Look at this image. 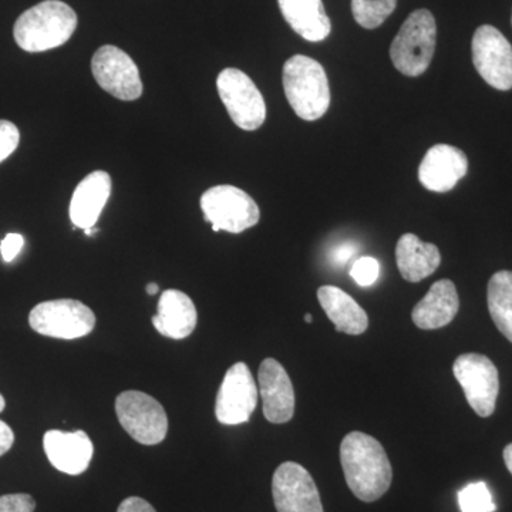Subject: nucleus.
<instances>
[{
	"instance_id": "nucleus-1",
	"label": "nucleus",
	"mask_w": 512,
	"mask_h": 512,
	"mask_svg": "<svg viewBox=\"0 0 512 512\" xmlns=\"http://www.w3.org/2000/svg\"><path fill=\"white\" fill-rule=\"evenodd\" d=\"M340 463L350 491L365 503L379 500L393 480L392 464L382 444L362 431H352L340 444Z\"/></svg>"
},
{
	"instance_id": "nucleus-2",
	"label": "nucleus",
	"mask_w": 512,
	"mask_h": 512,
	"mask_svg": "<svg viewBox=\"0 0 512 512\" xmlns=\"http://www.w3.org/2000/svg\"><path fill=\"white\" fill-rule=\"evenodd\" d=\"M76 28V12L67 3L45 0L19 16L13 36L20 49L40 53L63 46Z\"/></svg>"
},
{
	"instance_id": "nucleus-3",
	"label": "nucleus",
	"mask_w": 512,
	"mask_h": 512,
	"mask_svg": "<svg viewBox=\"0 0 512 512\" xmlns=\"http://www.w3.org/2000/svg\"><path fill=\"white\" fill-rule=\"evenodd\" d=\"M286 99L293 111L306 121L319 120L330 106L328 76L312 57L295 55L284 66Z\"/></svg>"
},
{
	"instance_id": "nucleus-4",
	"label": "nucleus",
	"mask_w": 512,
	"mask_h": 512,
	"mask_svg": "<svg viewBox=\"0 0 512 512\" xmlns=\"http://www.w3.org/2000/svg\"><path fill=\"white\" fill-rule=\"evenodd\" d=\"M436 36V20L430 10H414L390 46L394 67L404 76H421L433 60Z\"/></svg>"
},
{
	"instance_id": "nucleus-5",
	"label": "nucleus",
	"mask_w": 512,
	"mask_h": 512,
	"mask_svg": "<svg viewBox=\"0 0 512 512\" xmlns=\"http://www.w3.org/2000/svg\"><path fill=\"white\" fill-rule=\"evenodd\" d=\"M201 210L215 232L241 234L245 229L255 227L261 218L254 198L234 185H217L205 191L201 197Z\"/></svg>"
},
{
	"instance_id": "nucleus-6",
	"label": "nucleus",
	"mask_w": 512,
	"mask_h": 512,
	"mask_svg": "<svg viewBox=\"0 0 512 512\" xmlns=\"http://www.w3.org/2000/svg\"><path fill=\"white\" fill-rule=\"evenodd\" d=\"M29 325L40 335L73 340L93 332L96 315L80 301L56 299L36 305L30 312Z\"/></svg>"
},
{
	"instance_id": "nucleus-7",
	"label": "nucleus",
	"mask_w": 512,
	"mask_h": 512,
	"mask_svg": "<svg viewBox=\"0 0 512 512\" xmlns=\"http://www.w3.org/2000/svg\"><path fill=\"white\" fill-rule=\"evenodd\" d=\"M116 413L121 427L137 443L156 446L167 437V413L161 403L146 393L127 390L119 394Z\"/></svg>"
},
{
	"instance_id": "nucleus-8",
	"label": "nucleus",
	"mask_w": 512,
	"mask_h": 512,
	"mask_svg": "<svg viewBox=\"0 0 512 512\" xmlns=\"http://www.w3.org/2000/svg\"><path fill=\"white\" fill-rule=\"evenodd\" d=\"M453 372L471 409L480 417H490L500 392V376L494 363L487 356L466 353L457 357Z\"/></svg>"
},
{
	"instance_id": "nucleus-9",
	"label": "nucleus",
	"mask_w": 512,
	"mask_h": 512,
	"mask_svg": "<svg viewBox=\"0 0 512 512\" xmlns=\"http://www.w3.org/2000/svg\"><path fill=\"white\" fill-rule=\"evenodd\" d=\"M218 93L232 121L242 130H258L266 119L264 97L251 79L238 69L222 70Z\"/></svg>"
},
{
	"instance_id": "nucleus-10",
	"label": "nucleus",
	"mask_w": 512,
	"mask_h": 512,
	"mask_svg": "<svg viewBox=\"0 0 512 512\" xmlns=\"http://www.w3.org/2000/svg\"><path fill=\"white\" fill-rule=\"evenodd\" d=\"M92 72L101 89L116 99L133 101L143 94L137 64L119 47H100L93 56Z\"/></svg>"
},
{
	"instance_id": "nucleus-11",
	"label": "nucleus",
	"mask_w": 512,
	"mask_h": 512,
	"mask_svg": "<svg viewBox=\"0 0 512 512\" xmlns=\"http://www.w3.org/2000/svg\"><path fill=\"white\" fill-rule=\"evenodd\" d=\"M473 62L481 77L497 90L512 89V46L494 26H480L474 33Z\"/></svg>"
},
{
	"instance_id": "nucleus-12",
	"label": "nucleus",
	"mask_w": 512,
	"mask_h": 512,
	"mask_svg": "<svg viewBox=\"0 0 512 512\" xmlns=\"http://www.w3.org/2000/svg\"><path fill=\"white\" fill-rule=\"evenodd\" d=\"M258 386L245 363L229 367L215 403V416L225 426H238L251 419L258 404Z\"/></svg>"
},
{
	"instance_id": "nucleus-13",
	"label": "nucleus",
	"mask_w": 512,
	"mask_h": 512,
	"mask_svg": "<svg viewBox=\"0 0 512 512\" xmlns=\"http://www.w3.org/2000/svg\"><path fill=\"white\" fill-rule=\"evenodd\" d=\"M272 497L278 512H323L319 490L311 474L293 461L276 468Z\"/></svg>"
},
{
	"instance_id": "nucleus-14",
	"label": "nucleus",
	"mask_w": 512,
	"mask_h": 512,
	"mask_svg": "<svg viewBox=\"0 0 512 512\" xmlns=\"http://www.w3.org/2000/svg\"><path fill=\"white\" fill-rule=\"evenodd\" d=\"M258 392L261 394L264 416L269 423H288L295 414V390L278 360L265 359L258 372Z\"/></svg>"
},
{
	"instance_id": "nucleus-15",
	"label": "nucleus",
	"mask_w": 512,
	"mask_h": 512,
	"mask_svg": "<svg viewBox=\"0 0 512 512\" xmlns=\"http://www.w3.org/2000/svg\"><path fill=\"white\" fill-rule=\"evenodd\" d=\"M468 173V158L460 148L437 144L427 151L419 167V180L426 190H453Z\"/></svg>"
},
{
	"instance_id": "nucleus-16",
	"label": "nucleus",
	"mask_w": 512,
	"mask_h": 512,
	"mask_svg": "<svg viewBox=\"0 0 512 512\" xmlns=\"http://www.w3.org/2000/svg\"><path fill=\"white\" fill-rule=\"evenodd\" d=\"M43 448L50 464L69 476H80L92 463L93 443L82 430H49L43 437Z\"/></svg>"
},
{
	"instance_id": "nucleus-17",
	"label": "nucleus",
	"mask_w": 512,
	"mask_h": 512,
	"mask_svg": "<svg viewBox=\"0 0 512 512\" xmlns=\"http://www.w3.org/2000/svg\"><path fill=\"white\" fill-rule=\"evenodd\" d=\"M111 194V177L106 171H94L77 185L70 202V220L76 228H93Z\"/></svg>"
},
{
	"instance_id": "nucleus-18",
	"label": "nucleus",
	"mask_w": 512,
	"mask_h": 512,
	"mask_svg": "<svg viewBox=\"0 0 512 512\" xmlns=\"http://www.w3.org/2000/svg\"><path fill=\"white\" fill-rule=\"evenodd\" d=\"M197 309L190 296L177 289L161 293L157 315L153 318L154 328L165 338L181 340L188 338L197 326Z\"/></svg>"
},
{
	"instance_id": "nucleus-19",
	"label": "nucleus",
	"mask_w": 512,
	"mask_h": 512,
	"mask_svg": "<svg viewBox=\"0 0 512 512\" xmlns=\"http://www.w3.org/2000/svg\"><path fill=\"white\" fill-rule=\"evenodd\" d=\"M460 309L456 285L450 279H441L431 285L429 292L414 306L412 319L417 328L434 330L453 322Z\"/></svg>"
},
{
	"instance_id": "nucleus-20",
	"label": "nucleus",
	"mask_w": 512,
	"mask_h": 512,
	"mask_svg": "<svg viewBox=\"0 0 512 512\" xmlns=\"http://www.w3.org/2000/svg\"><path fill=\"white\" fill-rule=\"evenodd\" d=\"M396 261L403 278L416 284L437 271L441 255L436 245L421 241L417 235L404 234L397 242Z\"/></svg>"
},
{
	"instance_id": "nucleus-21",
	"label": "nucleus",
	"mask_w": 512,
	"mask_h": 512,
	"mask_svg": "<svg viewBox=\"0 0 512 512\" xmlns=\"http://www.w3.org/2000/svg\"><path fill=\"white\" fill-rule=\"evenodd\" d=\"M289 26L308 42H322L330 35L332 23L322 0H278Z\"/></svg>"
},
{
	"instance_id": "nucleus-22",
	"label": "nucleus",
	"mask_w": 512,
	"mask_h": 512,
	"mask_svg": "<svg viewBox=\"0 0 512 512\" xmlns=\"http://www.w3.org/2000/svg\"><path fill=\"white\" fill-rule=\"evenodd\" d=\"M318 299L338 332L353 336L366 332L369 326L367 313L348 293L336 286L326 285L318 289Z\"/></svg>"
},
{
	"instance_id": "nucleus-23",
	"label": "nucleus",
	"mask_w": 512,
	"mask_h": 512,
	"mask_svg": "<svg viewBox=\"0 0 512 512\" xmlns=\"http://www.w3.org/2000/svg\"><path fill=\"white\" fill-rule=\"evenodd\" d=\"M487 301L495 326L512 343V272L493 275L488 282Z\"/></svg>"
},
{
	"instance_id": "nucleus-24",
	"label": "nucleus",
	"mask_w": 512,
	"mask_h": 512,
	"mask_svg": "<svg viewBox=\"0 0 512 512\" xmlns=\"http://www.w3.org/2000/svg\"><path fill=\"white\" fill-rule=\"evenodd\" d=\"M397 0H352L353 18L362 28L376 29L396 9Z\"/></svg>"
},
{
	"instance_id": "nucleus-25",
	"label": "nucleus",
	"mask_w": 512,
	"mask_h": 512,
	"mask_svg": "<svg viewBox=\"0 0 512 512\" xmlns=\"http://www.w3.org/2000/svg\"><path fill=\"white\" fill-rule=\"evenodd\" d=\"M458 504L463 512H494L493 495L483 481L466 485L458 493Z\"/></svg>"
},
{
	"instance_id": "nucleus-26",
	"label": "nucleus",
	"mask_w": 512,
	"mask_h": 512,
	"mask_svg": "<svg viewBox=\"0 0 512 512\" xmlns=\"http://www.w3.org/2000/svg\"><path fill=\"white\" fill-rule=\"evenodd\" d=\"M380 275V265L372 256H363L357 259L350 269V276L359 286L375 284Z\"/></svg>"
},
{
	"instance_id": "nucleus-27",
	"label": "nucleus",
	"mask_w": 512,
	"mask_h": 512,
	"mask_svg": "<svg viewBox=\"0 0 512 512\" xmlns=\"http://www.w3.org/2000/svg\"><path fill=\"white\" fill-rule=\"evenodd\" d=\"M19 141V128L10 121L0 120V163L15 153Z\"/></svg>"
},
{
	"instance_id": "nucleus-28",
	"label": "nucleus",
	"mask_w": 512,
	"mask_h": 512,
	"mask_svg": "<svg viewBox=\"0 0 512 512\" xmlns=\"http://www.w3.org/2000/svg\"><path fill=\"white\" fill-rule=\"evenodd\" d=\"M36 501L29 494L0 495V512H35Z\"/></svg>"
},
{
	"instance_id": "nucleus-29",
	"label": "nucleus",
	"mask_w": 512,
	"mask_h": 512,
	"mask_svg": "<svg viewBox=\"0 0 512 512\" xmlns=\"http://www.w3.org/2000/svg\"><path fill=\"white\" fill-rule=\"evenodd\" d=\"M25 245V239L19 234H8L0 244V254H2L3 261L12 262L19 252L22 251Z\"/></svg>"
},
{
	"instance_id": "nucleus-30",
	"label": "nucleus",
	"mask_w": 512,
	"mask_h": 512,
	"mask_svg": "<svg viewBox=\"0 0 512 512\" xmlns=\"http://www.w3.org/2000/svg\"><path fill=\"white\" fill-rule=\"evenodd\" d=\"M357 252H359V249H357L356 244L345 242V244H340L339 247L333 249L332 262L338 266H345Z\"/></svg>"
},
{
	"instance_id": "nucleus-31",
	"label": "nucleus",
	"mask_w": 512,
	"mask_h": 512,
	"mask_svg": "<svg viewBox=\"0 0 512 512\" xmlns=\"http://www.w3.org/2000/svg\"><path fill=\"white\" fill-rule=\"evenodd\" d=\"M117 512H157L148 501L140 497H130L120 504Z\"/></svg>"
},
{
	"instance_id": "nucleus-32",
	"label": "nucleus",
	"mask_w": 512,
	"mask_h": 512,
	"mask_svg": "<svg viewBox=\"0 0 512 512\" xmlns=\"http://www.w3.org/2000/svg\"><path fill=\"white\" fill-rule=\"evenodd\" d=\"M15 443V434L5 421L0 420V457L8 453Z\"/></svg>"
},
{
	"instance_id": "nucleus-33",
	"label": "nucleus",
	"mask_w": 512,
	"mask_h": 512,
	"mask_svg": "<svg viewBox=\"0 0 512 512\" xmlns=\"http://www.w3.org/2000/svg\"><path fill=\"white\" fill-rule=\"evenodd\" d=\"M504 461L505 466H507L508 471L512 474V443L508 444L507 447H505L504 450Z\"/></svg>"
},
{
	"instance_id": "nucleus-34",
	"label": "nucleus",
	"mask_w": 512,
	"mask_h": 512,
	"mask_svg": "<svg viewBox=\"0 0 512 512\" xmlns=\"http://www.w3.org/2000/svg\"><path fill=\"white\" fill-rule=\"evenodd\" d=\"M146 289L148 295H156V293L160 291V286H158L157 284H148Z\"/></svg>"
},
{
	"instance_id": "nucleus-35",
	"label": "nucleus",
	"mask_w": 512,
	"mask_h": 512,
	"mask_svg": "<svg viewBox=\"0 0 512 512\" xmlns=\"http://www.w3.org/2000/svg\"><path fill=\"white\" fill-rule=\"evenodd\" d=\"M97 232V228H87V229H84V234L86 235H90V237H92L93 234H96Z\"/></svg>"
},
{
	"instance_id": "nucleus-36",
	"label": "nucleus",
	"mask_w": 512,
	"mask_h": 512,
	"mask_svg": "<svg viewBox=\"0 0 512 512\" xmlns=\"http://www.w3.org/2000/svg\"><path fill=\"white\" fill-rule=\"evenodd\" d=\"M5 406H6L5 399H3L2 394H0V413H2L3 410H5Z\"/></svg>"
},
{
	"instance_id": "nucleus-37",
	"label": "nucleus",
	"mask_w": 512,
	"mask_h": 512,
	"mask_svg": "<svg viewBox=\"0 0 512 512\" xmlns=\"http://www.w3.org/2000/svg\"><path fill=\"white\" fill-rule=\"evenodd\" d=\"M312 320H313L312 315H305V322L306 323H312Z\"/></svg>"
}]
</instances>
